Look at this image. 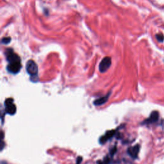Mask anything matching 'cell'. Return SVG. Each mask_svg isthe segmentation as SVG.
Here are the masks:
<instances>
[{
	"label": "cell",
	"mask_w": 164,
	"mask_h": 164,
	"mask_svg": "<svg viewBox=\"0 0 164 164\" xmlns=\"http://www.w3.org/2000/svg\"><path fill=\"white\" fill-rule=\"evenodd\" d=\"M5 54L7 61L8 62L7 67L8 71L14 74H18L20 71L22 67L20 57L10 48H8L5 51Z\"/></svg>",
	"instance_id": "cell-1"
},
{
	"label": "cell",
	"mask_w": 164,
	"mask_h": 164,
	"mask_svg": "<svg viewBox=\"0 0 164 164\" xmlns=\"http://www.w3.org/2000/svg\"><path fill=\"white\" fill-rule=\"evenodd\" d=\"M26 71L31 76V80L36 81L38 80V66L32 60H30L26 64Z\"/></svg>",
	"instance_id": "cell-2"
},
{
	"label": "cell",
	"mask_w": 164,
	"mask_h": 164,
	"mask_svg": "<svg viewBox=\"0 0 164 164\" xmlns=\"http://www.w3.org/2000/svg\"><path fill=\"white\" fill-rule=\"evenodd\" d=\"M5 112L7 113L14 116L16 113V106L14 103V100L12 98H8L5 101Z\"/></svg>",
	"instance_id": "cell-3"
},
{
	"label": "cell",
	"mask_w": 164,
	"mask_h": 164,
	"mask_svg": "<svg viewBox=\"0 0 164 164\" xmlns=\"http://www.w3.org/2000/svg\"><path fill=\"white\" fill-rule=\"evenodd\" d=\"M112 64L111 58L107 57L104 58L99 65V70L101 73H105L110 68Z\"/></svg>",
	"instance_id": "cell-4"
},
{
	"label": "cell",
	"mask_w": 164,
	"mask_h": 164,
	"mask_svg": "<svg viewBox=\"0 0 164 164\" xmlns=\"http://www.w3.org/2000/svg\"><path fill=\"white\" fill-rule=\"evenodd\" d=\"M117 133V130H112L107 131L106 133L101 136L99 139V143L100 144H105L108 140L111 139L113 136H116Z\"/></svg>",
	"instance_id": "cell-5"
},
{
	"label": "cell",
	"mask_w": 164,
	"mask_h": 164,
	"mask_svg": "<svg viewBox=\"0 0 164 164\" xmlns=\"http://www.w3.org/2000/svg\"><path fill=\"white\" fill-rule=\"evenodd\" d=\"M140 149V146L139 144H136L134 146L130 147L127 150V153L128 155L133 158V159H136L138 158V155L139 153Z\"/></svg>",
	"instance_id": "cell-6"
},
{
	"label": "cell",
	"mask_w": 164,
	"mask_h": 164,
	"mask_svg": "<svg viewBox=\"0 0 164 164\" xmlns=\"http://www.w3.org/2000/svg\"><path fill=\"white\" fill-rule=\"evenodd\" d=\"M158 118H159V113H158L157 111H153L151 113L148 118L144 120V121L142 123V124H153L158 121Z\"/></svg>",
	"instance_id": "cell-7"
},
{
	"label": "cell",
	"mask_w": 164,
	"mask_h": 164,
	"mask_svg": "<svg viewBox=\"0 0 164 164\" xmlns=\"http://www.w3.org/2000/svg\"><path fill=\"white\" fill-rule=\"evenodd\" d=\"M110 95V92L108 93V94H107L105 96H103L100 98H98V99L96 100L93 103H94V105L95 106H101L102 105H104V104L107 103V101L108 100Z\"/></svg>",
	"instance_id": "cell-8"
},
{
	"label": "cell",
	"mask_w": 164,
	"mask_h": 164,
	"mask_svg": "<svg viewBox=\"0 0 164 164\" xmlns=\"http://www.w3.org/2000/svg\"><path fill=\"white\" fill-rule=\"evenodd\" d=\"M117 146L116 145H115L114 146H113L112 148L110 149V151H109V153H110V155L111 157H113L115 154L117 153Z\"/></svg>",
	"instance_id": "cell-9"
},
{
	"label": "cell",
	"mask_w": 164,
	"mask_h": 164,
	"mask_svg": "<svg viewBox=\"0 0 164 164\" xmlns=\"http://www.w3.org/2000/svg\"><path fill=\"white\" fill-rule=\"evenodd\" d=\"M103 164H111L112 161L110 158H109L108 156H106L105 158H104L103 160H102Z\"/></svg>",
	"instance_id": "cell-10"
},
{
	"label": "cell",
	"mask_w": 164,
	"mask_h": 164,
	"mask_svg": "<svg viewBox=\"0 0 164 164\" xmlns=\"http://www.w3.org/2000/svg\"><path fill=\"white\" fill-rule=\"evenodd\" d=\"M11 41V38L10 37H3L2 40V42L4 44H8Z\"/></svg>",
	"instance_id": "cell-11"
},
{
	"label": "cell",
	"mask_w": 164,
	"mask_h": 164,
	"mask_svg": "<svg viewBox=\"0 0 164 164\" xmlns=\"http://www.w3.org/2000/svg\"><path fill=\"white\" fill-rule=\"evenodd\" d=\"M156 39L159 42H162L164 40V36L163 34L156 35Z\"/></svg>",
	"instance_id": "cell-12"
},
{
	"label": "cell",
	"mask_w": 164,
	"mask_h": 164,
	"mask_svg": "<svg viewBox=\"0 0 164 164\" xmlns=\"http://www.w3.org/2000/svg\"><path fill=\"white\" fill-rule=\"evenodd\" d=\"M83 160V158L81 156H78L77 158H76V164H80L81 162Z\"/></svg>",
	"instance_id": "cell-13"
},
{
	"label": "cell",
	"mask_w": 164,
	"mask_h": 164,
	"mask_svg": "<svg viewBox=\"0 0 164 164\" xmlns=\"http://www.w3.org/2000/svg\"><path fill=\"white\" fill-rule=\"evenodd\" d=\"M4 146H5V143L3 142V140H2V146H1V150L2 151L3 149Z\"/></svg>",
	"instance_id": "cell-14"
},
{
	"label": "cell",
	"mask_w": 164,
	"mask_h": 164,
	"mask_svg": "<svg viewBox=\"0 0 164 164\" xmlns=\"http://www.w3.org/2000/svg\"><path fill=\"white\" fill-rule=\"evenodd\" d=\"M97 164H103L102 160H98V161L97 162Z\"/></svg>",
	"instance_id": "cell-15"
}]
</instances>
